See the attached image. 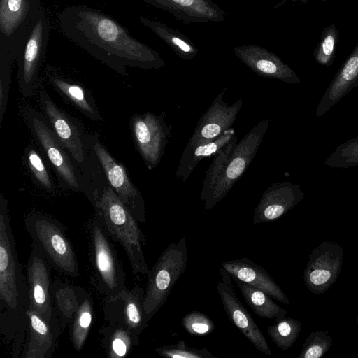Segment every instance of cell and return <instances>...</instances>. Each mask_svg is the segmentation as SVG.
I'll return each mask as SVG.
<instances>
[{
    "label": "cell",
    "instance_id": "1",
    "mask_svg": "<svg viewBox=\"0 0 358 358\" xmlns=\"http://www.w3.org/2000/svg\"><path fill=\"white\" fill-rule=\"evenodd\" d=\"M58 21L70 41L122 76L129 74L127 66L159 69L166 64L156 50L99 10L72 6L60 11Z\"/></svg>",
    "mask_w": 358,
    "mask_h": 358
},
{
    "label": "cell",
    "instance_id": "2",
    "mask_svg": "<svg viewBox=\"0 0 358 358\" xmlns=\"http://www.w3.org/2000/svg\"><path fill=\"white\" fill-rule=\"evenodd\" d=\"M83 191L109 236L124 250L136 280L147 275L149 269L143 251L146 238L138 221L108 182L91 149L85 144V160L78 167Z\"/></svg>",
    "mask_w": 358,
    "mask_h": 358
},
{
    "label": "cell",
    "instance_id": "3",
    "mask_svg": "<svg viewBox=\"0 0 358 358\" xmlns=\"http://www.w3.org/2000/svg\"><path fill=\"white\" fill-rule=\"evenodd\" d=\"M28 288L18 260L8 202L0 194V309L2 334L13 336L27 324Z\"/></svg>",
    "mask_w": 358,
    "mask_h": 358
},
{
    "label": "cell",
    "instance_id": "4",
    "mask_svg": "<svg viewBox=\"0 0 358 358\" xmlns=\"http://www.w3.org/2000/svg\"><path fill=\"white\" fill-rule=\"evenodd\" d=\"M24 226L50 266L71 278L80 275L75 251L60 222L46 214L33 212L25 217Z\"/></svg>",
    "mask_w": 358,
    "mask_h": 358
},
{
    "label": "cell",
    "instance_id": "5",
    "mask_svg": "<svg viewBox=\"0 0 358 358\" xmlns=\"http://www.w3.org/2000/svg\"><path fill=\"white\" fill-rule=\"evenodd\" d=\"M187 265V246L183 236L167 246L147 275L144 310L148 322L166 303L173 287Z\"/></svg>",
    "mask_w": 358,
    "mask_h": 358
},
{
    "label": "cell",
    "instance_id": "6",
    "mask_svg": "<svg viewBox=\"0 0 358 358\" xmlns=\"http://www.w3.org/2000/svg\"><path fill=\"white\" fill-rule=\"evenodd\" d=\"M24 117L44 155L56 172L61 185L76 192L83 191L82 173L43 115L27 108Z\"/></svg>",
    "mask_w": 358,
    "mask_h": 358
},
{
    "label": "cell",
    "instance_id": "7",
    "mask_svg": "<svg viewBox=\"0 0 358 358\" xmlns=\"http://www.w3.org/2000/svg\"><path fill=\"white\" fill-rule=\"evenodd\" d=\"M110 236L96 216L91 224L92 281L106 299L121 292L125 287V273Z\"/></svg>",
    "mask_w": 358,
    "mask_h": 358
},
{
    "label": "cell",
    "instance_id": "8",
    "mask_svg": "<svg viewBox=\"0 0 358 358\" xmlns=\"http://www.w3.org/2000/svg\"><path fill=\"white\" fill-rule=\"evenodd\" d=\"M43 10L41 0H0V51L15 60Z\"/></svg>",
    "mask_w": 358,
    "mask_h": 358
},
{
    "label": "cell",
    "instance_id": "9",
    "mask_svg": "<svg viewBox=\"0 0 358 358\" xmlns=\"http://www.w3.org/2000/svg\"><path fill=\"white\" fill-rule=\"evenodd\" d=\"M270 122L269 119L259 121L236 143L211 197L204 204L205 210H211L221 201L244 173L255 157Z\"/></svg>",
    "mask_w": 358,
    "mask_h": 358
},
{
    "label": "cell",
    "instance_id": "10",
    "mask_svg": "<svg viewBox=\"0 0 358 358\" xmlns=\"http://www.w3.org/2000/svg\"><path fill=\"white\" fill-rule=\"evenodd\" d=\"M84 141L96 157L112 188L136 220L145 223V202L140 191L131 182L124 164L115 160L95 135L86 134Z\"/></svg>",
    "mask_w": 358,
    "mask_h": 358
},
{
    "label": "cell",
    "instance_id": "11",
    "mask_svg": "<svg viewBox=\"0 0 358 358\" xmlns=\"http://www.w3.org/2000/svg\"><path fill=\"white\" fill-rule=\"evenodd\" d=\"M164 113L134 114L129 122L134 144L149 170L160 162L171 133Z\"/></svg>",
    "mask_w": 358,
    "mask_h": 358
},
{
    "label": "cell",
    "instance_id": "12",
    "mask_svg": "<svg viewBox=\"0 0 358 358\" xmlns=\"http://www.w3.org/2000/svg\"><path fill=\"white\" fill-rule=\"evenodd\" d=\"M50 36V24L44 10L34 24L21 51L15 58L18 66L17 80L24 96H31L37 83Z\"/></svg>",
    "mask_w": 358,
    "mask_h": 358
},
{
    "label": "cell",
    "instance_id": "13",
    "mask_svg": "<svg viewBox=\"0 0 358 358\" xmlns=\"http://www.w3.org/2000/svg\"><path fill=\"white\" fill-rule=\"evenodd\" d=\"M343 248L329 241L312 250L303 271L304 282L315 294L324 293L336 281L343 264Z\"/></svg>",
    "mask_w": 358,
    "mask_h": 358
},
{
    "label": "cell",
    "instance_id": "14",
    "mask_svg": "<svg viewBox=\"0 0 358 358\" xmlns=\"http://www.w3.org/2000/svg\"><path fill=\"white\" fill-rule=\"evenodd\" d=\"M232 278L222 267L216 289L226 315L243 336L263 354L271 356V350L262 330L238 299L232 284Z\"/></svg>",
    "mask_w": 358,
    "mask_h": 358
},
{
    "label": "cell",
    "instance_id": "15",
    "mask_svg": "<svg viewBox=\"0 0 358 358\" xmlns=\"http://www.w3.org/2000/svg\"><path fill=\"white\" fill-rule=\"evenodd\" d=\"M145 289L136 285L125 287L116 296L106 299L103 312L106 323L117 324L139 336L148 326L144 310Z\"/></svg>",
    "mask_w": 358,
    "mask_h": 358
},
{
    "label": "cell",
    "instance_id": "16",
    "mask_svg": "<svg viewBox=\"0 0 358 358\" xmlns=\"http://www.w3.org/2000/svg\"><path fill=\"white\" fill-rule=\"evenodd\" d=\"M39 101L43 116L59 141L79 167L85 160V136L80 122L58 107L52 98L42 90Z\"/></svg>",
    "mask_w": 358,
    "mask_h": 358
},
{
    "label": "cell",
    "instance_id": "17",
    "mask_svg": "<svg viewBox=\"0 0 358 358\" xmlns=\"http://www.w3.org/2000/svg\"><path fill=\"white\" fill-rule=\"evenodd\" d=\"M50 264L33 245L27 264L29 306L51 323L57 320L53 310Z\"/></svg>",
    "mask_w": 358,
    "mask_h": 358
},
{
    "label": "cell",
    "instance_id": "18",
    "mask_svg": "<svg viewBox=\"0 0 358 358\" xmlns=\"http://www.w3.org/2000/svg\"><path fill=\"white\" fill-rule=\"evenodd\" d=\"M226 90L224 88L218 94L199 120L185 148H191L213 141L226 130L231 128L243 103L242 99H239L234 103L229 105L224 100Z\"/></svg>",
    "mask_w": 358,
    "mask_h": 358
},
{
    "label": "cell",
    "instance_id": "19",
    "mask_svg": "<svg viewBox=\"0 0 358 358\" xmlns=\"http://www.w3.org/2000/svg\"><path fill=\"white\" fill-rule=\"evenodd\" d=\"M27 336L24 341L22 357L51 358L57 348L62 331L58 320L51 323L44 320L35 310H27Z\"/></svg>",
    "mask_w": 358,
    "mask_h": 358
},
{
    "label": "cell",
    "instance_id": "20",
    "mask_svg": "<svg viewBox=\"0 0 358 358\" xmlns=\"http://www.w3.org/2000/svg\"><path fill=\"white\" fill-rule=\"evenodd\" d=\"M233 50L236 57L259 76L299 82L294 71L277 55L264 48L249 44L236 46Z\"/></svg>",
    "mask_w": 358,
    "mask_h": 358
},
{
    "label": "cell",
    "instance_id": "21",
    "mask_svg": "<svg viewBox=\"0 0 358 358\" xmlns=\"http://www.w3.org/2000/svg\"><path fill=\"white\" fill-rule=\"evenodd\" d=\"M185 23L222 22L226 13L212 0H142Z\"/></svg>",
    "mask_w": 358,
    "mask_h": 358
},
{
    "label": "cell",
    "instance_id": "22",
    "mask_svg": "<svg viewBox=\"0 0 358 358\" xmlns=\"http://www.w3.org/2000/svg\"><path fill=\"white\" fill-rule=\"evenodd\" d=\"M222 267L233 280H240L254 286L276 301L289 305V301L280 286L262 266L247 257L224 261Z\"/></svg>",
    "mask_w": 358,
    "mask_h": 358
},
{
    "label": "cell",
    "instance_id": "23",
    "mask_svg": "<svg viewBox=\"0 0 358 358\" xmlns=\"http://www.w3.org/2000/svg\"><path fill=\"white\" fill-rule=\"evenodd\" d=\"M300 200L294 189L284 184H273L262 194L253 215V224L274 221L292 209Z\"/></svg>",
    "mask_w": 358,
    "mask_h": 358
},
{
    "label": "cell",
    "instance_id": "24",
    "mask_svg": "<svg viewBox=\"0 0 358 358\" xmlns=\"http://www.w3.org/2000/svg\"><path fill=\"white\" fill-rule=\"evenodd\" d=\"M48 78L54 88L85 116L94 121L103 120L94 99L83 86L55 73Z\"/></svg>",
    "mask_w": 358,
    "mask_h": 358
},
{
    "label": "cell",
    "instance_id": "25",
    "mask_svg": "<svg viewBox=\"0 0 358 358\" xmlns=\"http://www.w3.org/2000/svg\"><path fill=\"white\" fill-rule=\"evenodd\" d=\"M86 294L83 288L69 282L59 280L52 282L53 310L62 330L69 325Z\"/></svg>",
    "mask_w": 358,
    "mask_h": 358
},
{
    "label": "cell",
    "instance_id": "26",
    "mask_svg": "<svg viewBox=\"0 0 358 358\" xmlns=\"http://www.w3.org/2000/svg\"><path fill=\"white\" fill-rule=\"evenodd\" d=\"M235 135V130L230 128L213 141L191 148H185L176 169L175 177L185 182L201 160L213 156L220 149L229 143Z\"/></svg>",
    "mask_w": 358,
    "mask_h": 358
},
{
    "label": "cell",
    "instance_id": "27",
    "mask_svg": "<svg viewBox=\"0 0 358 358\" xmlns=\"http://www.w3.org/2000/svg\"><path fill=\"white\" fill-rule=\"evenodd\" d=\"M140 22L162 39L180 58L192 60L199 52L198 48L182 33L162 22L141 16Z\"/></svg>",
    "mask_w": 358,
    "mask_h": 358
},
{
    "label": "cell",
    "instance_id": "28",
    "mask_svg": "<svg viewBox=\"0 0 358 358\" xmlns=\"http://www.w3.org/2000/svg\"><path fill=\"white\" fill-rule=\"evenodd\" d=\"M101 345L110 358L125 357L138 345L139 336L132 335L124 327L106 323L99 329Z\"/></svg>",
    "mask_w": 358,
    "mask_h": 358
},
{
    "label": "cell",
    "instance_id": "29",
    "mask_svg": "<svg viewBox=\"0 0 358 358\" xmlns=\"http://www.w3.org/2000/svg\"><path fill=\"white\" fill-rule=\"evenodd\" d=\"M234 281L246 303L257 315L275 322L285 317L287 310L274 302L268 294L242 281Z\"/></svg>",
    "mask_w": 358,
    "mask_h": 358
},
{
    "label": "cell",
    "instance_id": "30",
    "mask_svg": "<svg viewBox=\"0 0 358 358\" xmlns=\"http://www.w3.org/2000/svg\"><path fill=\"white\" fill-rule=\"evenodd\" d=\"M237 143L238 139L236 134L229 143L220 149L213 155V159L205 173L199 195V198L203 204L206 203L211 197Z\"/></svg>",
    "mask_w": 358,
    "mask_h": 358
},
{
    "label": "cell",
    "instance_id": "31",
    "mask_svg": "<svg viewBox=\"0 0 358 358\" xmlns=\"http://www.w3.org/2000/svg\"><path fill=\"white\" fill-rule=\"evenodd\" d=\"M93 319V306L86 294L69 324L71 342L76 352H80L88 336Z\"/></svg>",
    "mask_w": 358,
    "mask_h": 358
},
{
    "label": "cell",
    "instance_id": "32",
    "mask_svg": "<svg viewBox=\"0 0 358 358\" xmlns=\"http://www.w3.org/2000/svg\"><path fill=\"white\" fill-rule=\"evenodd\" d=\"M23 160L36 185L48 193L55 194V186L45 163L40 153L31 145L25 148Z\"/></svg>",
    "mask_w": 358,
    "mask_h": 358
},
{
    "label": "cell",
    "instance_id": "33",
    "mask_svg": "<svg viewBox=\"0 0 358 358\" xmlns=\"http://www.w3.org/2000/svg\"><path fill=\"white\" fill-rule=\"evenodd\" d=\"M301 323L292 317H283L275 324L267 327V331L273 342L282 350L289 349L296 342L301 331Z\"/></svg>",
    "mask_w": 358,
    "mask_h": 358
},
{
    "label": "cell",
    "instance_id": "34",
    "mask_svg": "<svg viewBox=\"0 0 358 358\" xmlns=\"http://www.w3.org/2000/svg\"><path fill=\"white\" fill-rule=\"evenodd\" d=\"M338 37L339 31L334 23L323 29L313 53L317 63L327 66L331 64L335 57Z\"/></svg>",
    "mask_w": 358,
    "mask_h": 358
},
{
    "label": "cell",
    "instance_id": "35",
    "mask_svg": "<svg viewBox=\"0 0 358 358\" xmlns=\"http://www.w3.org/2000/svg\"><path fill=\"white\" fill-rule=\"evenodd\" d=\"M332 344L333 340L327 331H313L306 339L297 358H320Z\"/></svg>",
    "mask_w": 358,
    "mask_h": 358
},
{
    "label": "cell",
    "instance_id": "36",
    "mask_svg": "<svg viewBox=\"0 0 358 358\" xmlns=\"http://www.w3.org/2000/svg\"><path fill=\"white\" fill-rule=\"evenodd\" d=\"M157 353L165 358H217L206 348L189 347L182 340L176 344L164 345L156 348Z\"/></svg>",
    "mask_w": 358,
    "mask_h": 358
},
{
    "label": "cell",
    "instance_id": "37",
    "mask_svg": "<svg viewBox=\"0 0 358 358\" xmlns=\"http://www.w3.org/2000/svg\"><path fill=\"white\" fill-rule=\"evenodd\" d=\"M182 325L187 333L194 336H206L215 329L211 318L197 310L186 314L182 319Z\"/></svg>",
    "mask_w": 358,
    "mask_h": 358
},
{
    "label": "cell",
    "instance_id": "38",
    "mask_svg": "<svg viewBox=\"0 0 358 358\" xmlns=\"http://www.w3.org/2000/svg\"><path fill=\"white\" fill-rule=\"evenodd\" d=\"M14 60L8 52L0 51V124L7 108Z\"/></svg>",
    "mask_w": 358,
    "mask_h": 358
},
{
    "label": "cell",
    "instance_id": "39",
    "mask_svg": "<svg viewBox=\"0 0 358 358\" xmlns=\"http://www.w3.org/2000/svg\"><path fill=\"white\" fill-rule=\"evenodd\" d=\"M357 79H358V43L338 71L334 86L341 87Z\"/></svg>",
    "mask_w": 358,
    "mask_h": 358
},
{
    "label": "cell",
    "instance_id": "40",
    "mask_svg": "<svg viewBox=\"0 0 358 358\" xmlns=\"http://www.w3.org/2000/svg\"><path fill=\"white\" fill-rule=\"evenodd\" d=\"M312 1V0H282L280 3H278L275 6V8H279L280 6H282V4H284L285 2L287 1H294V2H300V3H308V1ZM320 1H325L327 0H320Z\"/></svg>",
    "mask_w": 358,
    "mask_h": 358
},
{
    "label": "cell",
    "instance_id": "41",
    "mask_svg": "<svg viewBox=\"0 0 358 358\" xmlns=\"http://www.w3.org/2000/svg\"><path fill=\"white\" fill-rule=\"evenodd\" d=\"M357 321L358 322V316L356 317Z\"/></svg>",
    "mask_w": 358,
    "mask_h": 358
}]
</instances>
